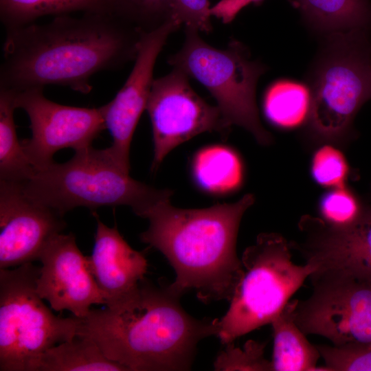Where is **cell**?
I'll return each mask as SVG.
<instances>
[{"label":"cell","instance_id":"1","mask_svg":"<svg viewBox=\"0 0 371 371\" xmlns=\"http://www.w3.org/2000/svg\"><path fill=\"white\" fill-rule=\"evenodd\" d=\"M142 31L116 14L54 16L6 30L0 89L21 91L54 85L87 94L96 73L135 60Z\"/></svg>","mask_w":371,"mask_h":371},{"label":"cell","instance_id":"2","mask_svg":"<svg viewBox=\"0 0 371 371\" xmlns=\"http://www.w3.org/2000/svg\"><path fill=\"white\" fill-rule=\"evenodd\" d=\"M168 286L144 278L137 292L115 310L91 309L77 335L92 339L127 371L191 369L198 344L217 335L219 319H196Z\"/></svg>","mask_w":371,"mask_h":371},{"label":"cell","instance_id":"3","mask_svg":"<svg viewBox=\"0 0 371 371\" xmlns=\"http://www.w3.org/2000/svg\"><path fill=\"white\" fill-rule=\"evenodd\" d=\"M255 201L252 194L238 201L201 209L159 203L144 216L148 229L142 242L159 250L173 267L176 278L168 286L179 297L194 291L203 303L229 301L243 273L236 253L242 217Z\"/></svg>","mask_w":371,"mask_h":371},{"label":"cell","instance_id":"4","mask_svg":"<svg viewBox=\"0 0 371 371\" xmlns=\"http://www.w3.org/2000/svg\"><path fill=\"white\" fill-rule=\"evenodd\" d=\"M25 194L61 215L77 207L92 212L104 206L127 205L143 218L155 205L170 201L172 190L156 189L133 179L105 149L92 146L75 150L69 161L36 170L21 183Z\"/></svg>","mask_w":371,"mask_h":371},{"label":"cell","instance_id":"5","mask_svg":"<svg viewBox=\"0 0 371 371\" xmlns=\"http://www.w3.org/2000/svg\"><path fill=\"white\" fill-rule=\"evenodd\" d=\"M240 259L243 275L219 319L216 336L223 344L270 324L315 271L309 263L293 262L289 242L273 232L260 234Z\"/></svg>","mask_w":371,"mask_h":371},{"label":"cell","instance_id":"6","mask_svg":"<svg viewBox=\"0 0 371 371\" xmlns=\"http://www.w3.org/2000/svg\"><path fill=\"white\" fill-rule=\"evenodd\" d=\"M368 30L328 34L313 71L307 119L311 133L320 142L344 139L359 109L371 99Z\"/></svg>","mask_w":371,"mask_h":371},{"label":"cell","instance_id":"7","mask_svg":"<svg viewBox=\"0 0 371 371\" xmlns=\"http://www.w3.org/2000/svg\"><path fill=\"white\" fill-rule=\"evenodd\" d=\"M32 262L0 269V371H36L49 348L77 336L80 319L54 315L36 291Z\"/></svg>","mask_w":371,"mask_h":371},{"label":"cell","instance_id":"8","mask_svg":"<svg viewBox=\"0 0 371 371\" xmlns=\"http://www.w3.org/2000/svg\"><path fill=\"white\" fill-rule=\"evenodd\" d=\"M168 63L209 91L229 126L244 128L261 145L272 142L260 121L256 103V84L266 68L249 60L241 43L232 41L226 49H218L206 43L199 30L186 27L183 45Z\"/></svg>","mask_w":371,"mask_h":371},{"label":"cell","instance_id":"9","mask_svg":"<svg viewBox=\"0 0 371 371\" xmlns=\"http://www.w3.org/2000/svg\"><path fill=\"white\" fill-rule=\"evenodd\" d=\"M309 278L312 293L295 309L302 332L334 346L371 344V285L330 276Z\"/></svg>","mask_w":371,"mask_h":371},{"label":"cell","instance_id":"10","mask_svg":"<svg viewBox=\"0 0 371 371\" xmlns=\"http://www.w3.org/2000/svg\"><path fill=\"white\" fill-rule=\"evenodd\" d=\"M153 131L155 171L174 148L204 132L226 134L230 128L218 106H212L191 87L179 68L154 79L146 109Z\"/></svg>","mask_w":371,"mask_h":371},{"label":"cell","instance_id":"11","mask_svg":"<svg viewBox=\"0 0 371 371\" xmlns=\"http://www.w3.org/2000/svg\"><path fill=\"white\" fill-rule=\"evenodd\" d=\"M12 92L16 108L29 117L32 135L21 142L35 171L52 164L54 155L60 149L77 150L91 146L106 129L102 106L60 104L45 98L43 88Z\"/></svg>","mask_w":371,"mask_h":371},{"label":"cell","instance_id":"12","mask_svg":"<svg viewBox=\"0 0 371 371\" xmlns=\"http://www.w3.org/2000/svg\"><path fill=\"white\" fill-rule=\"evenodd\" d=\"M297 227L299 237L290 246L315 267L312 274L371 285V209L363 208L346 227H333L321 218L304 215Z\"/></svg>","mask_w":371,"mask_h":371},{"label":"cell","instance_id":"13","mask_svg":"<svg viewBox=\"0 0 371 371\" xmlns=\"http://www.w3.org/2000/svg\"><path fill=\"white\" fill-rule=\"evenodd\" d=\"M181 24L171 18L160 27L142 32L135 64L114 98L102 106L112 144L106 150L124 172L130 171V146L139 120L146 109L156 60L168 37Z\"/></svg>","mask_w":371,"mask_h":371},{"label":"cell","instance_id":"14","mask_svg":"<svg viewBox=\"0 0 371 371\" xmlns=\"http://www.w3.org/2000/svg\"><path fill=\"white\" fill-rule=\"evenodd\" d=\"M65 227L63 216L27 196L21 183L0 181V269L38 260Z\"/></svg>","mask_w":371,"mask_h":371},{"label":"cell","instance_id":"15","mask_svg":"<svg viewBox=\"0 0 371 371\" xmlns=\"http://www.w3.org/2000/svg\"><path fill=\"white\" fill-rule=\"evenodd\" d=\"M36 291L56 312L67 310L82 318L104 299L91 274L87 256L78 249L72 233L59 234L43 250Z\"/></svg>","mask_w":371,"mask_h":371},{"label":"cell","instance_id":"16","mask_svg":"<svg viewBox=\"0 0 371 371\" xmlns=\"http://www.w3.org/2000/svg\"><path fill=\"white\" fill-rule=\"evenodd\" d=\"M93 213L97 225L88 264L105 306L115 310L137 292L139 282L145 278L148 262L142 252L126 243L116 227H108Z\"/></svg>","mask_w":371,"mask_h":371},{"label":"cell","instance_id":"17","mask_svg":"<svg viewBox=\"0 0 371 371\" xmlns=\"http://www.w3.org/2000/svg\"><path fill=\"white\" fill-rule=\"evenodd\" d=\"M298 300H290L271 322L273 337L272 371L322 370L317 346L311 344L295 322Z\"/></svg>","mask_w":371,"mask_h":371},{"label":"cell","instance_id":"18","mask_svg":"<svg viewBox=\"0 0 371 371\" xmlns=\"http://www.w3.org/2000/svg\"><path fill=\"white\" fill-rule=\"evenodd\" d=\"M192 172L201 190L215 195L237 190L244 175L243 165L238 153L222 144L200 149L192 159Z\"/></svg>","mask_w":371,"mask_h":371},{"label":"cell","instance_id":"19","mask_svg":"<svg viewBox=\"0 0 371 371\" xmlns=\"http://www.w3.org/2000/svg\"><path fill=\"white\" fill-rule=\"evenodd\" d=\"M75 12L116 14V1L0 0V20L5 30L33 23L44 16H56Z\"/></svg>","mask_w":371,"mask_h":371},{"label":"cell","instance_id":"20","mask_svg":"<svg viewBox=\"0 0 371 371\" xmlns=\"http://www.w3.org/2000/svg\"><path fill=\"white\" fill-rule=\"evenodd\" d=\"M312 25L328 34L369 30L371 6L368 0H291Z\"/></svg>","mask_w":371,"mask_h":371},{"label":"cell","instance_id":"21","mask_svg":"<svg viewBox=\"0 0 371 371\" xmlns=\"http://www.w3.org/2000/svg\"><path fill=\"white\" fill-rule=\"evenodd\" d=\"M127 371L107 358L90 338L77 335L47 350L36 371Z\"/></svg>","mask_w":371,"mask_h":371},{"label":"cell","instance_id":"22","mask_svg":"<svg viewBox=\"0 0 371 371\" xmlns=\"http://www.w3.org/2000/svg\"><path fill=\"white\" fill-rule=\"evenodd\" d=\"M311 101L309 87L300 82L280 79L267 89L263 108L268 120L282 128H293L307 120Z\"/></svg>","mask_w":371,"mask_h":371},{"label":"cell","instance_id":"23","mask_svg":"<svg viewBox=\"0 0 371 371\" xmlns=\"http://www.w3.org/2000/svg\"><path fill=\"white\" fill-rule=\"evenodd\" d=\"M16 109L13 92L0 89V181L23 183L33 176L35 169L17 137Z\"/></svg>","mask_w":371,"mask_h":371},{"label":"cell","instance_id":"24","mask_svg":"<svg viewBox=\"0 0 371 371\" xmlns=\"http://www.w3.org/2000/svg\"><path fill=\"white\" fill-rule=\"evenodd\" d=\"M116 14L142 32L153 30L172 18L175 0H115Z\"/></svg>","mask_w":371,"mask_h":371},{"label":"cell","instance_id":"25","mask_svg":"<svg viewBox=\"0 0 371 371\" xmlns=\"http://www.w3.org/2000/svg\"><path fill=\"white\" fill-rule=\"evenodd\" d=\"M226 345L214 362L215 370L272 371L271 361L265 357L267 342L249 340L243 348L233 342Z\"/></svg>","mask_w":371,"mask_h":371},{"label":"cell","instance_id":"26","mask_svg":"<svg viewBox=\"0 0 371 371\" xmlns=\"http://www.w3.org/2000/svg\"><path fill=\"white\" fill-rule=\"evenodd\" d=\"M363 210L357 197L346 186L330 188L319 203L320 218L328 225L337 227L353 223Z\"/></svg>","mask_w":371,"mask_h":371},{"label":"cell","instance_id":"27","mask_svg":"<svg viewBox=\"0 0 371 371\" xmlns=\"http://www.w3.org/2000/svg\"><path fill=\"white\" fill-rule=\"evenodd\" d=\"M348 172L347 161L338 149L325 145L313 154L311 173L318 185L328 188L346 186Z\"/></svg>","mask_w":371,"mask_h":371},{"label":"cell","instance_id":"28","mask_svg":"<svg viewBox=\"0 0 371 371\" xmlns=\"http://www.w3.org/2000/svg\"><path fill=\"white\" fill-rule=\"evenodd\" d=\"M317 347L326 371H371V344Z\"/></svg>","mask_w":371,"mask_h":371},{"label":"cell","instance_id":"29","mask_svg":"<svg viewBox=\"0 0 371 371\" xmlns=\"http://www.w3.org/2000/svg\"><path fill=\"white\" fill-rule=\"evenodd\" d=\"M209 0H175L172 18L186 27L208 33L212 31Z\"/></svg>","mask_w":371,"mask_h":371},{"label":"cell","instance_id":"30","mask_svg":"<svg viewBox=\"0 0 371 371\" xmlns=\"http://www.w3.org/2000/svg\"><path fill=\"white\" fill-rule=\"evenodd\" d=\"M262 0H221L210 8L211 16L221 19L224 23L232 22L238 12L251 3H258Z\"/></svg>","mask_w":371,"mask_h":371}]
</instances>
